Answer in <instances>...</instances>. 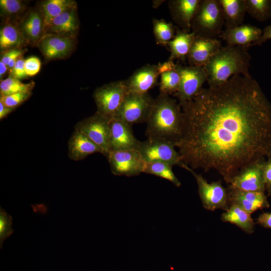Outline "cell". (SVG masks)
I'll list each match as a JSON object with an SVG mask.
<instances>
[{
  "label": "cell",
  "instance_id": "cell-1",
  "mask_svg": "<svg viewBox=\"0 0 271 271\" xmlns=\"http://www.w3.org/2000/svg\"><path fill=\"white\" fill-rule=\"evenodd\" d=\"M180 104L182 131L175 145L192 170H215L229 184L242 169L271 156V103L252 76H233Z\"/></svg>",
  "mask_w": 271,
  "mask_h": 271
},
{
  "label": "cell",
  "instance_id": "cell-2",
  "mask_svg": "<svg viewBox=\"0 0 271 271\" xmlns=\"http://www.w3.org/2000/svg\"><path fill=\"white\" fill-rule=\"evenodd\" d=\"M182 120L180 103L169 95L160 93L154 100L147 119L146 134L176 144L181 134Z\"/></svg>",
  "mask_w": 271,
  "mask_h": 271
},
{
  "label": "cell",
  "instance_id": "cell-3",
  "mask_svg": "<svg viewBox=\"0 0 271 271\" xmlns=\"http://www.w3.org/2000/svg\"><path fill=\"white\" fill-rule=\"evenodd\" d=\"M251 59L247 48L231 45L222 47L204 67L209 87L221 85L235 75L251 77Z\"/></svg>",
  "mask_w": 271,
  "mask_h": 271
},
{
  "label": "cell",
  "instance_id": "cell-4",
  "mask_svg": "<svg viewBox=\"0 0 271 271\" xmlns=\"http://www.w3.org/2000/svg\"><path fill=\"white\" fill-rule=\"evenodd\" d=\"M224 19L218 0H201L191 23L192 32L200 37L216 39Z\"/></svg>",
  "mask_w": 271,
  "mask_h": 271
},
{
  "label": "cell",
  "instance_id": "cell-5",
  "mask_svg": "<svg viewBox=\"0 0 271 271\" xmlns=\"http://www.w3.org/2000/svg\"><path fill=\"white\" fill-rule=\"evenodd\" d=\"M128 93L124 81L110 82L96 88L93 94L96 112L109 119L115 117Z\"/></svg>",
  "mask_w": 271,
  "mask_h": 271
},
{
  "label": "cell",
  "instance_id": "cell-6",
  "mask_svg": "<svg viewBox=\"0 0 271 271\" xmlns=\"http://www.w3.org/2000/svg\"><path fill=\"white\" fill-rule=\"evenodd\" d=\"M174 142L163 139L148 138L141 142L137 149L145 163L162 162L172 167H181L182 163L181 156L177 152Z\"/></svg>",
  "mask_w": 271,
  "mask_h": 271
},
{
  "label": "cell",
  "instance_id": "cell-7",
  "mask_svg": "<svg viewBox=\"0 0 271 271\" xmlns=\"http://www.w3.org/2000/svg\"><path fill=\"white\" fill-rule=\"evenodd\" d=\"M189 171L194 177L197 185L198 193L203 206L206 209L214 211L222 209L226 211L229 207L227 188H224L221 180L208 183L201 175L182 163L181 167Z\"/></svg>",
  "mask_w": 271,
  "mask_h": 271
},
{
  "label": "cell",
  "instance_id": "cell-8",
  "mask_svg": "<svg viewBox=\"0 0 271 271\" xmlns=\"http://www.w3.org/2000/svg\"><path fill=\"white\" fill-rule=\"evenodd\" d=\"M110 119L98 112L79 122L75 130L79 131L97 146L105 156L110 151Z\"/></svg>",
  "mask_w": 271,
  "mask_h": 271
},
{
  "label": "cell",
  "instance_id": "cell-9",
  "mask_svg": "<svg viewBox=\"0 0 271 271\" xmlns=\"http://www.w3.org/2000/svg\"><path fill=\"white\" fill-rule=\"evenodd\" d=\"M154 100L148 93L128 92L114 118L131 125L146 122Z\"/></svg>",
  "mask_w": 271,
  "mask_h": 271
},
{
  "label": "cell",
  "instance_id": "cell-10",
  "mask_svg": "<svg viewBox=\"0 0 271 271\" xmlns=\"http://www.w3.org/2000/svg\"><path fill=\"white\" fill-rule=\"evenodd\" d=\"M106 157L114 175L132 177L144 172L145 162L137 149L110 151Z\"/></svg>",
  "mask_w": 271,
  "mask_h": 271
},
{
  "label": "cell",
  "instance_id": "cell-11",
  "mask_svg": "<svg viewBox=\"0 0 271 271\" xmlns=\"http://www.w3.org/2000/svg\"><path fill=\"white\" fill-rule=\"evenodd\" d=\"M176 68L180 75V83L175 95L180 104L190 100L201 91L207 76L204 67L176 64Z\"/></svg>",
  "mask_w": 271,
  "mask_h": 271
},
{
  "label": "cell",
  "instance_id": "cell-12",
  "mask_svg": "<svg viewBox=\"0 0 271 271\" xmlns=\"http://www.w3.org/2000/svg\"><path fill=\"white\" fill-rule=\"evenodd\" d=\"M74 44V37L48 33L38 45L45 59L50 60L66 57L73 50Z\"/></svg>",
  "mask_w": 271,
  "mask_h": 271
},
{
  "label": "cell",
  "instance_id": "cell-13",
  "mask_svg": "<svg viewBox=\"0 0 271 271\" xmlns=\"http://www.w3.org/2000/svg\"><path fill=\"white\" fill-rule=\"evenodd\" d=\"M263 162L242 169L231 179L229 186L244 191L264 192L266 189L262 170Z\"/></svg>",
  "mask_w": 271,
  "mask_h": 271
},
{
  "label": "cell",
  "instance_id": "cell-14",
  "mask_svg": "<svg viewBox=\"0 0 271 271\" xmlns=\"http://www.w3.org/2000/svg\"><path fill=\"white\" fill-rule=\"evenodd\" d=\"M140 142L134 137L131 125L117 118L110 119V151L137 149Z\"/></svg>",
  "mask_w": 271,
  "mask_h": 271
},
{
  "label": "cell",
  "instance_id": "cell-15",
  "mask_svg": "<svg viewBox=\"0 0 271 271\" xmlns=\"http://www.w3.org/2000/svg\"><path fill=\"white\" fill-rule=\"evenodd\" d=\"M221 47L217 39L195 35L187 56L190 66L204 67Z\"/></svg>",
  "mask_w": 271,
  "mask_h": 271
},
{
  "label": "cell",
  "instance_id": "cell-16",
  "mask_svg": "<svg viewBox=\"0 0 271 271\" xmlns=\"http://www.w3.org/2000/svg\"><path fill=\"white\" fill-rule=\"evenodd\" d=\"M159 75L158 65L147 64L142 67L124 80L128 92L148 93L157 83Z\"/></svg>",
  "mask_w": 271,
  "mask_h": 271
},
{
  "label": "cell",
  "instance_id": "cell-17",
  "mask_svg": "<svg viewBox=\"0 0 271 271\" xmlns=\"http://www.w3.org/2000/svg\"><path fill=\"white\" fill-rule=\"evenodd\" d=\"M227 190L229 205H236L250 214L269 207L264 192L244 191L230 186Z\"/></svg>",
  "mask_w": 271,
  "mask_h": 271
},
{
  "label": "cell",
  "instance_id": "cell-18",
  "mask_svg": "<svg viewBox=\"0 0 271 271\" xmlns=\"http://www.w3.org/2000/svg\"><path fill=\"white\" fill-rule=\"evenodd\" d=\"M262 31L259 28L250 24L225 29L220 37L228 45L240 46L247 48L255 45L259 40Z\"/></svg>",
  "mask_w": 271,
  "mask_h": 271
},
{
  "label": "cell",
  "instance_id": "cell-19",
  "mask_svg": "<svg viewBox=\"0 0 271 271\" xmlns=\"http://www.w3.org/2000/svg\"><path fill=\"white\" fill-rule=\"evenodd\" d=\"M201 0H172L169 2L171 15L181 30L190 32L191 23Z\"/></svg>",
  "mask_w": 271,
  "mask_h": 271
},
{
  "label": "cell",
  "instance_id": "cell-20",
  "mask_svg": "<svg viewBox=\"0 0 271 271\" xmlns=\"http://www.w3.org/2000/svg\"><path fill=\"white\" fill-rule=\"evenodd\" d=\"M20 29L28 43L33 45L38 44L45 32L41 11H30L23 20Z\"/></svg>",
  "mask_w": 271,
  "mask_h": 271
},
{
  "label": "cell",
  "instance_id": "cell-21",
  "mask_svg": "<svg viewBox=\"0 0 271 271\" xmlns=\"http://www.w3.org/2000/svg\"><path fill=\"white\" fill-rule=\"evenodd\" d=\"M68 156L74 161L83 160L96 153L102 154V150L86 136L75 130L68 142Z\"/></svg>",
  "mask_w": 271,
  "mask_h": 271
},
{
  "label": "cell",
  "instance_id": "cell-22",
  "mask_svg": "<svg viewBox=\"0 0 271 271\" xmlns=\"http://www.w3.org/2000/svg\"><path fill=\"white\" fill-rule=\"evenodd\" d=\"M78 28L76 8L61 13L55 18L47 27L45 32L62 36L74 37Z\"/></svg>",
  "mask_w": 271,
  "mask_h": 271
},
{
  "label": "cell",
  "instance_id": "cell-23",
  "mask_svg": "<svg viewBox=\"0 0 271 271\" xmlns=\"http://www.w3.org/2000/svg\"><path fill=\"white\" fill-rule=\"evenodd\" d=\"M221 7L225 29L243 24L246 13V0H218Z\"/></svg>",
  "mask_w": 271,
  "mask_h": 271
},
{
  "label": "cell",
  "instance_id": "cell-24",
  "mask_svg": "<svg viewBox=\"0 0 271 271\" xmlns=\"http://www.w3.org/2000/svg\"><path fill=\"white\" fill-rule=\"evenodd\" d=\"M225 222H229L238 227L244 232L251 234L253 232L255 223L251 214L239 206L232 204L221 216Z\"/></svg>",
  "mask_w": 271,
  "mask_h": 271
},
{
  "label": "cell",
  "instance_id": "cell-25",
  "mask_svg": "<svg viewBox=\"0 0 271 271\" xmlns=\"http://www.w3.org/2000/svg\"><path fill=\"white\" fill-rule=\"evenodd\" d=\"M195 35L193 32L178 31L174 38L167 45L170 51L169 60H184L190 52Z\"/></svg>",
  "mask_w": 271,
  "mask_h": 271
},
{
  "label": "cell",
  "instance_id": "cell-26",
  "mask_svg": "<svg viewBox=\"0 0 271 271\" xmlns=\"http://www.w3.org/2000/svg\"><path fill=\"white\" fill-rule=\"evenodd\" d=\"M74 1L68 0H48L42 3L41 13L42 15L45 29L56 17L69 9L76 8Z\"/></svg>",
  "mask_w": 271,
  "mask_h": 271
},
{
  "label": "cell",
  "instance_id": "cell-27",
  "mask_svg": "<svg viewBox=\"0 0 271 271\" xmlns=\"http://www.w3.org/2000/svg\"><path fill=\"white\" fill-rule=\"evenodd\" d=\"M24 39L20 28L12 24H6L0 31L1 49L6 51L18 48Z\"/></svg>",
  "mask_w": 271,
  "mask_h": 271
},
{
  "label": "cell",
  "instance_id": "cell-28",
  "mask_svg": "<svg viewBox=\"0 0 271 271\" xmlns=\"http://www.w3.org/2000/svg\"><path fill=\"white\" fill-rule=\"evenodd\" d=\"M172 167V166L165 163H145L143 173L166 179L172 183L176 187H179L181 183L174 173Z\"/></svg>",
  "mask_w": 271,
  "mask_h": 271
},
{
  "label": "cell",
  "instance_id": "cell-29",
  "mask_svg": "<svg viewBox=\"0 0 271 271\" xmlns=\"http://www.w3.org/2000/svg\"><path fill=\"white\" fill-rule=\"evenodd\" d=\"M246 13L259 22L271 18V0H246Z\"/></svg>",
  "mask_w": 271,
  "mask_h": 271
},
{
  "label": "cell",
  "instance_id": "cell-30",
  "mask_svg": "<svg viewBox=\"0 0 271 271\" xmlns=\"http://www.w3.org/2000/svg\"><path fill=\"white\" fill-rule=\"evenodd\" d=\"M160 93L169 95L176 94L180 83V75L176 68H174L160 73Z\"/></svg>",
  "mask_w": 271,
  "mask_h": 271
},
{
  "label": "cell",
  "instance_id": "cell-31",
  "mask_svg": "<svg viewBox=\"0 0 271 271\" xmlns=\"http://www.w3.org/2000/svg\"><path fill=\"white\" fill-rule=\"evenodd\" d=\"M153 32L158 44L167 45L175 37L173 25L164 20L154 19Z\"/></svg>",
  "mask_w": 271,
  "mask_h": 271
},
{
  "label": "cell",
  "instance_id": "cell-32",
  "mask_svg": "<svg viewBox=\"0 0 271 271\" xmlns=\"http://www.w3.org/2000/svg\"><path fill=\"white\" fill-rule=\"evenodd\" d=\"M34 86V82L24 83L20 80L11 76L1 81V96H6L21 92L32 91Z\"/></svg>",
  "mask_w": 271,
  "mask_h": 271
},
{
  "label": "cell",
  "instance_id": "cell-33",
  "mask_svg": "<svg viewBox=\"0 0 271 271\" xmlns=\"http://www.w3.org/2000/svg\"><path fill=\"white\" fill-rule=\"evenodd\" d=\"M13 219L2 207L0 209V246L3 248L4 240L14 233Z\"/></svg>",
  "mask_w": 271,
  "mask_h": 271
},
{
  "label": "cell",
  "instance_id": "cell-34",
  "mask_svg": "<svg viewBox=\"0 0 271 271\" xmlns=\"http://www.w3.org/2000/svg\"><path fill=\"white\" fill-rule=\"evenodd\" d=\"M31 91L21 92L6 96H1L0 102L6 106L15 109L31 95Z\"/></svg>",
  "mask_w": 271,
  "mask_h": 271
},
{
  "label": "cell",
  "instance_id": "cell-35",
  "mask_svg": "<svg viewBox=\"0 0 271 271\" xmlns=\"http://www.w3.org/2000/svg\"><path fill=\"white\" fill-rule=\"evenodd\" d=\"M0 8L3 14L13 16L22 13L25 9V5L19 0H1Z\"/></svg>",
  "mask_w": 271,
  "mask_h": 271
},
{
  "label": "cell",
  "instance_id": "cell-36",
  "mask_svg": "<svg viewBox=\"0 0 271 271\" xmlns=\"http://www.w3.org/2000/svg\"><path fill=\"white\" fill-rule=\"evenodd\" d=\"M22 50L18 48L6 50L2 55L1 61L5 63L11 71L19 58L22 56Z\"/></svg>",
  "mask_w": 271,
  "mask_h": 271
},
{
  "label": "cell",
  "instance_id": "cell-37",
  "mask_svg": "<svg viewBox=\"0 0 271 271\" xmlns=\"http://www.w3.org/2000/svg\"><path fill=\"white\" fill-rule=\"evenodd\" d=\"M41 67V61L37 57H30L25 60V69L27 76L36 75L40 71Z\"/></svg>",
  "mask_w": 271,
  "mask_h": 271
},
{
  "label": "cell",
  "instance_id": "cell-38",
  "mask_svg": "<svg viewBox=\"0 0 271 271\" xmlns=\"http://www.w3.org/2000/svg\"><path fill=\"white\" fill-rule=\"evenodd\" d=\"M262 170L265 189L271 196V156L263 162Z\"/></svg>",
  "mask_w": 271,
  "mask_h": 271
},
{
  "label": "cell",
  "instance_id": "cell-39",
  "mask_svg": "<svg viewBox=\"0 0 271 271\" xmlns=\"http://www.w3.org/2000/svg\"><path fill=\"white\" fill-rule=\"evenodd\" d=\"M25 60L21 56L17 60L14 67L11 70L12 76L19 79H22L27 77L25 69Z\"/></svg>",
  "mask_w": 271,
  "mask_h": 271
},
{
  "label": "cell",
  "instance_id": "cell-40",
  "mask_svg": "<svg viewBox=\"0 0 271 271\" xmlns=\"http://www.w3.org/2000/svg\"><path fill=\"white\" fill-rule=\"evenodd\" d=\"M257 223L263 227L271 228V213H263L259 215Z\"/></svg>",
  "mask_w": 271,
  "mask_h": 271
},
{
  "label": "cell",
  "instance_id": "cell-41",
  "mask_svg": "<svg viewBox=\"0 0 271 271\" xmlns=\"http://www.w3.org/2000/svg\"><path fill=\"white\" fill-rule=\"evenodd\" d=\"M262 31V35L255 45L260 46L268 40L271 39V25L267 26Z\"/></svg>",
  "mask_w": 271,
  "mask_h": 271
},
{
  "label": "cell",
  "instance_id": "cell-42",
  "mask_svg": "<svg viewBox=\"0 0 271 271\" xmlns=\"http://www.w3.org/2000/svg\"><path fill=\"white\" fill-rule=\"evenodd\" d=\"M14 109L6 106L0 102V119H3L10 113Z\"/></svg>",
  "mask_w": 271,
  "mask_h": 271
},
{
  "label": "cell",
  "instance_id": "cell-43",
  "mask_svg": "<svg viewBox=\"0 0 271 271\" xmlns=\"http://www.w3.org/2000/svg\"><path fill=\"white\" fill-rule=\"evenodd\" d=\"M9 68L8 66L3 62L0 61V78L2 79L3 76L7 72Z\"/></svg>",
  "mask_w": 271,
  "mask_h": 271
}]
</instances>
